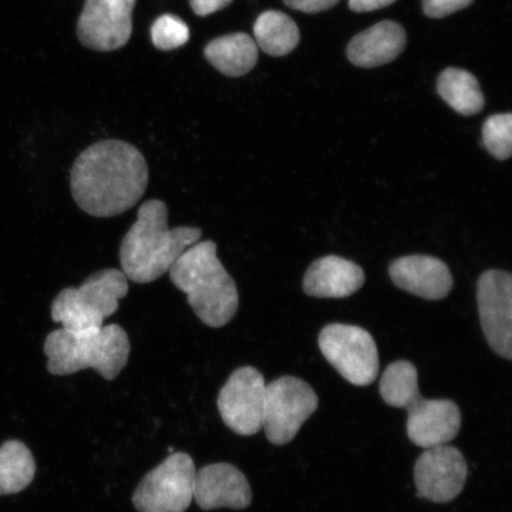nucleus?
Wrapping results in <instances>:
<instances>
[{
  "label": "nucleus",
  "mask_w": 512,
  "mask_h": 512,
  "mask_svg": "<svg viewBox=\"0 0 512 512\" xmlns=\"http://www.w3.org/2000/svg\"><path fill=\"white\" fill-rule=\"evenodd\" d=\"M149 166L137 147L105 140L83 151L70 171V189L80 209L94 217L125 213L142 200Z\"/></svg>",
  "instance_id": "1"
},
{
  "label": "nucleus",
  "mask_w": 512,
  "mask_h": 512,
  "mask_svg": "<svg viewBox=\"0 0 512 512\" xmlns=\"http://www.w3.org/2000/svg\"><path fill=\"white\" fill-rule=\"evenodd\" d=\"M168 207L150 200L139 208L137 221L124 236L120 247L121 270L136 284H150L169 273L188 248L202 238L196 227L168 226Z\"/></svg>",
  "instance_id": "2"
},
{
  "label": "nucleus",
  "mask_w": 512,
  "mask_h": 512,
  "mask_svg": "<svg viewBox=\"0 0 512 512\" xmlns=\"http://www.w3.org/2000/svg\"><path fill=\"white\" fill-rule=\"evenodd\" d=\"M172 283L187 294L195 315L210 328H222L239 309L235 281L217 256L214 241H198L187 249L169 271Z\"/></svg>",
  "instance_id": "3"
},
{
  "label": "nucleus",
  "mask_w": 512,
  "mask_h": 512,
  "mask_svg": "<svg viewBox=\"0 0 512 512\" xmlns=\"http://www.w3.org/2000/svg\"><path fill=\"white\" fill-rule=\"evenodd\" d=\"M48 370L56 376H67L92 368L112 381L126 367L131 344L126 331L118 324L104 325L98 330L51 332L44 343Z\"/></svg>",
  "instance_id": "4"
},
{
  "label": "nucleus",
  "mask_w": 512,
  "mask_h": 512,
  "mask_svg": "<svg viewBox=\"0 0 512 512\" xmlns=\"http://www.w3.org/2000/svg\"><path fill=\"white\" fill-rule=\"evenodd\" d=\"M128 293L123 271L107 268L91 275L79 287L64 288L51 305V318L69 331L98 330L119 310Z\"/></svg>",
  "instance_id": "5"
},
{
  "label": "nucleus",
  "mask_w": 512,
  "mask_h": 512,
  "mask_svg": "<svg viewBox=\"0 0 512 512\" xmlns=\"http://www.w3.org/2000/svg\"><path fill=\"white\" fill-rule=\"evenodd\" d=\"M318 405L315 390L298 377L283 376L266 384L262 428L268 441L275 446L291 443Z\"/></svg>",
  "instance_id": "6"
},
{
  "label": "nucleus",
  "mask_w": 512,
  "mask_h": 512,
  "mask_svg": "<svg viewBox=\"0 0 512 512\" xmlns=\"http://www.w3.org/2000/svg\"><path fill=\"white\" fill-rule=\"evenodd\" d=\"M320 351L345 380L369 386L379 375V351L373 336L355 325L330 324L320 332Z\"/></svg>",
  "instance_id": "7"
},
{
  "label": "nucleus",
  "mask_w": 512,
  "mask_h": 512,
  "mask_svg": "<svg viewBox=\"0 0 512 512\" xmlns=\"http://www.w3.org/2000/svg\"><path fill=\"white\" fill-rule=\"evenodd\" d=\"M196 469L187 453H171L147 473L133 495L139 512H184L194 498Z\"/></svg>",
  "instance_id": "8"
},
{
  "label": "nucleus",
  "mask_w": 512,
  "mask_h": 512,
  "mask_svg": "<svg viewBox=\"0 0 512 512\" xmlns=\"http://www.w3.org/2000/svg\"><path fill=\"white\" fill-rule=\"evenodd\" d=\"M265 395L266 382L258 369H236L217 398L224 424L243 437L259 433L264 425Z\"/></svg>",
  "instance_id": "9"
},
{
  "label": "nucleus",
  "mask_w": 512,
  "mask_h": 512,
  "mask_svg": "<svg viewBox=\"0 0 512 512\" xmlns=\"http://www.w3.org/2000/svg\"><path fill=\"white\" fill-rule=\"evenodd\" d=\"M480 324L486 341L498 356L512 358V277L490 270L480 275L477 287Z\"/></svg>",
  "instance_id": "10"
},
{
  "label": "nucleus",
  "mask_w": 512,
  "mask_h": 512,
  "mask_svg": "<svg viewBox=\"0 0 512 512\" xmlns=\"http://www.w3.org/2000/svg\"><path fill=\"white\" fill-rule=\"evenodd\" d=\"M467 464L457 447L440 445L426 448L414 467L418 497L434 503H448L464 489Z\"/></svg>",
  "instance_id": "11"
},
{
  "label": "nucleus",
  "mask_w": 512,
  "mask_h": 512,
  "mask_svg": "<svg viewBox=\"0 0 512 512\" xmlns=\"http://www.w3.org/2000/svg\"><path fill=\"white\" fill-rule=\"evenodd\" d=\"M137 0H86L78 22L83 46L96 51L124 47L132 35V12Z\"/></svg>",
  "instance_id": "12"
},
{
  "label": "nucleus",
  "mask_w": 512,
  "mask_h": 512,
  "mask_svg": "<svg viewBox=\"0 0 512 512\" xmlns=\"http://www.w3.org/2000/svg\"><path fill=\"white\" fill-rule=\"evenodd\" d=\"M407 434L416 446L446 445L462 427V413L451 400H425L420 396L406 408Z\"/></svg>",
  "instance_id": "13"
},
{
  "label": "nucleus",
  "mask_w": 512,
  "mask_h": 512,
  "mask_svg": "<svg viewBox=\"0 0 512 512\" xmlns=\"http://www.w3.org/2000/svg\"><path fill=\"white\" fill-rule=\"evenodd\" d=\"M194 499L203 510H242L252 503V489L245 475L235 466L211 464L196 472Z\"/></svg>",
  "instance_id": "14"
},
{
  "label": "nucleus",
  "mask_w": 512,
  "mask_h": 512,
  "mask_svg": "<svg viewBox=\"0 0 512 512\" xmlns=\"http://www.w3.org/2000/svg\"><path fill=\"white\" fill-rule=\"evenodd\" d=\"M389 274L401 290L427 300L447 297L453 286L450 268L428 255L403 256L390 265Z\"/></svg>",
  "instance_id": "15"
},
{
  "label": "nucleus",
  "mask_w": 512,
  "mask_h": 512,
  "mask_svg": "<svg viewBox=\"0 0 512 512\" xmlns=\"http://www.w3.org/2000/svg\"><path fill=\"white\" fill-rule=\"evenodd\" d=\"M364 280V272L355 262L329 255L309 267L303 288L310 297L347 298L360 290Z\"/></svg>",
  "instance_id": "16"
},
{
  "label": "nucleus",
  "mask_w": 512,
  "mask_h": 512,
  "mask_svg": "<svg viewBox=\"0 0 512 512\" xmlns=\"http://www.w3.org/2000/svg\"><path fill=\"white\" fill-rule=\"evenodd\" d=\"M406 42V31L400 24L384 21L352 38L348 57L357 67H379L394 61L405 49Z\"/></svg>",
  "instance_id": "17"
},
{
  "label": "nucleus",
  "mask_w": 512,
  "mask_h": 512,
  "mask_svg": "<svg viewBox=\"0 0 512 512\" xmlns=\"http://www.w3.org/2000/svg\"><path fill=\"white\" fill-rule=\"evenodd\" d=\"M204 56L219 72L236 78L256 66L258 46L251 36L235 32L211 41L204 49Z\"/></svg>",
  "instance_id": "18"
},
{
  "label": "nucleus",
  "mask_w": 512,
  "mask_h": 512,
  "mask_svg": "<svg viewBox=\"0 0 512 512\" xmlns=\"http://www.w3.org/2000/svg\"><path fill=\"white\" fill-rule=\"evenodd\" d=\"M255 43L264 53L279 57L290 54L300 41L298 25L280 11H266L254 24Z\"/></svg>",
  "instance_id": "19"
},
{
  "label": "nucleus",
  "mask_w": 512,
  "mask_h": 512,
  "mask_svg": "<svg viewBox=\"0 0 512 512\" xmlns=\"http://www.w3.org/2000/svg\"><path fill=\"white\" fill-rule=\"evenodd\" d=\"M36 475V462L21 441L9 440L0 446V496L27 489Z\"/></svg>",
  "instance_id": "20"
},
{
  "label": "nucleus",
  "mask_w": 512,
  "mask_h": 512,
  "mask_svg": "<svg viewBox=\"0 0 512 512\" xmlns=\"http://www.w3.org/2000/svg\"><path fill=\"white\" fill-rule=\"evenodd\" d=\"M438 92L459 114L475 115L483 110L484 96L475 76L463 69L448 68L440 74Z\"/></svg>",
  "instance_id": "21"
},
{
  "label": "nucleus",
  "mask_w": 512,
  "mask_h": 512,
  "mask_svg": "<svg viewBox=\"0 0 512 512\" xmlns=\"http://www.w3.org/2000/svg\"><path fill=\"white\" fill-rule=\"evenodd\" d=\"M418 370L408 361L390 364L381 377L380 393L384 402L394 408L406 409L420 398Z\"/></svg>",
  "instance_id": "22"
},
{
  "label": "nucleus",
  "mask_w": 512,
  "mask_h": 512,
  "mask_svg": "<svg viewBox=\"0 0 512 512\" xmlns=\"http://www.w3.org/2000/svg\"><path fill=\"white\" fill-rule=\"evenodd\" d=\"M483 142L491 156L498 160L509 159L512 152V115L496 114L486 119Z\"/></svg>",
  "instance_id": "23"
},
{
  "label": "nucleus",
  "mask_w": 512,
  "mask_h": 512,
  "mask_svg": "<svg viewBox=\"0 0 512 512\" xmlns=\"http://www.w3.org/2000/svg\"><path fill=\"white\" fill-rule=\"evenodd\" d=\"M152 43L159 50H174L189 41L190 30L183 19L174 15H163L151 28Z\"/></svg>",
  "instance_id": "24"
},
{
  "label": "nucleus",
  "mask_w": 512,
  "mask_h": 512,
  "mask_svg": "<svg viewBox=\"0 0 512 512\" xmlns=\"http://www.w3.org/2000/svg\"><path fill=\"white\" fill-rule=\"evenodd\" d=\"M473 0H422L426 16L443 18L470 6Z\"/></svg>",
  "instance_id": "25"
},
{
  "label": "nucleus",
  "mask_w": 512,
  "mask_h": 512,
  "mask_svg": "<svg viewBox=\"0 0 512 512\" xmlns=\"http://www.w3.org/2000/svg\"><path fill=\"white\" fill-rule=\"evenodd\" d=\"M339 0H284L290 8L306 12V14H318L325 10L334 8Z\"/></svg>",
  "instance_id": "26"
},
{
  "label": "nucleus",
  "mask_w": 512,
  "mask_h": 512,
  "mask_svg": "<svg viewBox=\"0 0 512 512\" xmlns=\"http://www.w3.org/2000/svg\"><path fill=\"white\" fill-rule=\"evenodd\" d=\"M232 2L233 0H190V5L197 16L206 17L227 8Z\"/></svg>",
  "instance_id": "27"
},
{
  "label": "nucleus",
  "mask_w": 512,
  "mask_h": 512,
  "mask_svg": "<svg viewBox=\"0 0 512 512\" xmlns=\"http://www.w3.org/2000/svg\"><path fill=\"white\" fill-rule=\"evenodd\" d=\"M396 0H349V6L355 12H370L392 5Z\"/></svg>",
  "instance_id": "28"
}]
</instances>
